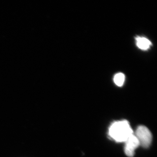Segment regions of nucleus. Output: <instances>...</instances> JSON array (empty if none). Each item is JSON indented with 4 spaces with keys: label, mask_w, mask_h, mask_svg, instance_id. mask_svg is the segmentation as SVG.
Masks as SVG:
<instances>
[{
    "label": "nucleus",
    "mask_w": 157,
    "mask_h": 157,
    "mask_svg": "<svg viewBox=\"0 0 157 157\" xmlns=\"http://www.w3.org/2000/svg\"><path fill=\"white\" fill-rule=\"evenodd\" d=\"M134 135L139 141L140 145L144 148L150 146L152 140V136L151 132L146 127L139 126L137 127Z\"/></svg>",
    "instance_id": "2"
},
{
    "label": "nucleus",
    "mask_w": 157,
    "mask_h": 157,
    "mask_svg": "<svg viewBox=\"0 0 157 157\" xmlns=\"http://www.w3.org/2000/svg\"><path fill=\"white\" fill-rule=\"evenodd\" d=\"M114 83L118 86L123 85L125 80V76L123 73H119L116 74L113 78Z\"/></svg>",
    "instance_id": "5"
},
{
    "label": "nucleus",
    "mask_w": 157,
    "mask_h": 157,
    "mask_svg": "<svg viewBox=\"0 0 157 157\" xmlns=\"http://www.w3.org/2000/svg\"><path fill=\"white\" fill-rule=\"evenodd\" d=\"M136 41L137 46L141 50H147L151 45V42L144 37H137Z\"/></svg>",
    "instance_id": "4"
},
{
    "label": "nucleus",
    "mask_w": 157,
    "mask_h": 157,
    "mask_svg": "<svg viewBox=\"0 0 157 157\" xmlns=\"http://www.w3.org/2000/svg\"><path fill=\"white\" fill-rule=\"evenodd\" d=\"M134 134L128 122L126 120L114 122L109 127L108 135L117 142H125Z\"/></svg>",
    "instance_id": "1"
},
{
    "label": "nucleus",
    "mask_w": 157,
    "mask_h": 157,
    "mask_svg": "<svg viewBox=\"0 0 157 157\" xmlns=\"http://www.w3.org/2000/svg\"><path fill=\"white\" fill-rule=\"evenodd\" d=\"M140 146V143L137 137L133 134L125 142L124 152L127 156H134L135 150Z\"/></svg>",
    "instance_id": "3"
}]
</instances>
